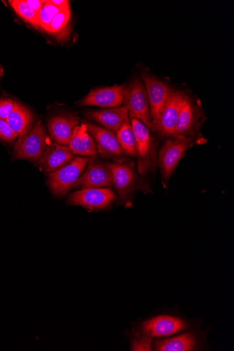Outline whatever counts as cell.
Here are the masks:
<instances>
[{"mask_svg": "<svg viewBox=\"0 0 234 351\" xmlns=\"http://www.w3.org/2000/svg\"><path fill=\"white\" fill-rule=\"evenodd\" d=\"M123 104L130 119L143 122L151 130L152 119L148 93L143 82L138 77L133 78L125 87Z\"/></svg>", "mask_w": 234, "mask_h": 351, "instance_id": "6da1fadb", "label": "cell"}, {"mask_svg": "<svg viewBox=\"0 0 234 351\" xmlns=\"http://www.w3.org/2000/svg\"><path fill=\"white\" fill-rule=\"evenodd\" d=\"M186 97L184 92L172 88L169 99L152 121L151 130L163 137L172 138Z\"/></svg>", "mask_w": 234, "mask_h": 351, "instance_id": "5b68a950", "label": "cell"}, {"mask_svg": "<svg viewBox=\"0 0 234 351\" xmlns=\"http://www.w3.org/2000/svg\"><path fill=\"white\" fill-rule=\"evenodd\" d=\"M48 2L55 7L60 9L69 8V2L66 0H48Z\"/></svg>", "mask_w": 234, "mask_h": 351, "instance_id": "f1b7e54d", "label": "cell"}, {"mask_svg": "<svg viewBox=\"0 0 234 351\" xmlns=\"http://www.w3.org/2000/svg\"><path fill=\"white\" fill-rule=\"evenodd\" d=\"M87 132L93 139L97 150L103 157H116L124 154L116 134L91 122H84Z\"/></svg>", "mask_w": 234, "mask_h": 351, "instance_id": "7c38bea8", "label": "cell"}, {"mask_svg": "<svg viewBox=\"0 0 234 351\" xmlns=\"http://www.w3.org/2000/svg\"><path fill=\"white\" fill-rule=\"evenodd\" d=\"M14 103L10 99H0V119L7 120L14 110Z\"/></svg>", "mask_w": 234, "mask_h": 351, "instance_id": "4316f807", "label": "cell"}, {"mask_svg": "<svg viewBox=\"0 0 234 351\" xmlns=\"http://www.w3.org/2000/svg\"><path fill=\"white\" fill-rule=\"evenodd\" d=\"M181 319L173 316L161 315L150 319L142 326L143 334L152 338L172 336L186 329Z\"/></svg>", "mask_w": 234, "mask_h": 351, "instance_id": "4fadbf2b", "label": "cell"}, {"mask_svg": "<svg viewBox=\"0 0 234 351\" xmlns=\"http://www.w3.org/2000/svg\"><path fill=\"white\" fill-rule=\"evenodd\" d=\"M73 154L94 158L97 154L95 143L87 132L85 123L77 125L69 145Z\"/></svg>", "mask_w": 234, "mask_h": 351, "instance_id": "ac0fdd59", "label": "cell"}, {"mask_svg": "<svg viewBox=\"0 0 234 351\" xmlns=\"http://www.w3.org/2000/svg\"><path fill=\"white\" fill-rule=\"evenodd\" d=\"M47 137L43 123L38 121L18 139L14 146V158L39 162L47 147Z\"/></svg>", "mask_w": 234, "mask_h": 351, "instance_id": "7a4b0ae2", "label": "cell"}, {"mask_svg": "<svg viewBox=\"0 0 234 351\" xmlns=\"http://www.w3.org/2000/svg\"><path fill=\"white\" fill-rule=\"evenodd\" d=\"M130 123L137 137V156L138 171L144 176L156 170V152L150 129L143 122L130 119Z\"/></svg>", "mask_w": 234, "mask_h": 351, "instance_id": "3957f363", "label": "cell"}, {"mask_svg": "<svg viewBox=\"0 0 234 351\" xmlns=\"http://www.w3.org/2000/svg\"><path fill=\"white\" fill-rule=\"evenodd\" d=\"M204 121V114L188 97L183 105L173 137L196 138Z\"/></svg>", "mask_w": 234, "mask_h": 351, "instance_id": "ba28073f", "label": "cell"}, {"mask_svg": "<svg viewBox=\"0 0 234 351\" xmlns=\"http://www.w3.org/2000/svg\"><path fill=\"white\" fill-rule=\"evenodd\" d=\"M19 136L12 130L6 120L0 119V140L13 143Z\"/></svg>", "mask_w": 234, "mask_h": 351, "instance_id": "484cf974", "label": "cell"}, {"mask_svg": "<svg viewBox=\"0 0 234 351\" xmlns=\"http://www.w3.org/2000/svg\"><path fill=\"white\" fill-rule=\"evenodd\" d=\"M194 140L183 136L170 138L159 152V165L164 182H168L180 159L192 146Z\"/></svg>", "mask_w": 234, "mask_h": 351, "instance_id": "8992f818", "label": "cell"}, {"mask_svg": "<svg viewBox=\"0 0 234 351\" xmlns=\"http://www.w3.org/2000/svg\"><path fill=\"white\" fill-rule=\"evenodd\" d=\"M80 119L74 114H62L52 117L48 122V130L56 143L69 146L75 127Z\"/></svg>", "mask_w": 234, "mask_h": 351, "instance_id": "2e32d148", "label": "cell"}, {"mask_svg": "<svg viewBox=\"0 0 234 351\" xmlns=\"http://www.w3.org/2000/svg\"><path fill=\"white\" fill-rule=\"evenodd\" d=\"M131 350L133 351H151L152 339L150 337L142 334L138 335L132 339Z\"/></svg>", "mask_w": 234, "mask_h": 351, "instance_id": "d4e9b609", "label": "cell"}, {"mask_svg": "<svg viewBox=\"0 0 234 351\" xmlns=\"http://www.w3.org/2000/svg\"><path fill=\"white\" fill-rule=\"evenodd\" d=\"M196 343L194 336L187 333L174 338L157 341L155 342L154 348L158 351H190L195 348Z\"/></svg>", "mask_w": 234, "mask_h": 351, "instance_id": "ffe728a7", "label": "cell"}, {"mask_svg": "<svg viewBox=\"0 0 234 351\" xmlns=\"http://www.w3.org/2000/svg\"><path fill=\"white\" fill-rule=\"evenodd\" d=\"M28 6L39 16V14L45 4V0H25Z\"/></svg>", "mask_w": 234, "mask_h": 351, "instance_id": "83f0119b", "label": "cell"}, {"mask_svg": "<svg viewBox=\"0 0 234 351\" xmlns=\"http://www.w3.org/2000/svg\"><path fill=\"white\" fill-rule=\"evenodd\" d=\"M6 121L12 130L21 136L31 129L34 117L28 108L15 102L14 110Z\"/></svg>", "mask_w": 234, "mask_h": 351, "instance_id": "d6986e66", "label": "cell"}, {"mask_svg": "<svg viewBox=\"0 0 234 351\" xmlns=\"http://www.w3.org/2000/svg\"><path fill=\"white\" fill-rule=\"evenodd\" d=\"M113 186V178L108 164L91 158L86 172L79 178L74 188H108Z\"/></svg>", "mask_w": 234, "mask_h": 351, "instance_id": "9c48e42d", "label": "cell"}, {"mask_svg": "<svg viewBox=\"0 0 234 351\" xmlns=\"http://www.w3.org/2000/svg\"><path fill=\"white\" fill-rule=\"evenodd\" d=\"M90 158L77 157L68 165L49 174L48 185L52 194L56 197H63L68 194L81 177Z\"/></svg>", "mask_w": 234, "mask_h": 351, "instance_id": "277c9868", "label": "cell"}, {"mask_svg": "<svg viewBox=\"0 0 234 351\" xmlns=\"http://www.w3.org/2000/svg\"><path fill=\"white\" fill-rule=\"evenodd\" d=\"M142 78L147 90L153 121L158 117L167 100L169 99L172 88L168 84L147 73L142 74Z\"/></svg>", "mask_w": 234, "mask_h": 351, "instance_id": "5bb4252c", "label": "cell"}, {"mask_svg": "<svg viewBox=\"0 0 234 351\" xmlns=\"http://www.w3.org/2000/svg\"><path fill=\"white\" fill-rule=\"evenodd\" d=\"M112 173L113 186L120 199H128L138 186V178L133 166L124 162L108 164Z\"/></svg>", "mask_w": 234, "mask_h": 351, "instance_id": "30bf717a", "label": "cell"}, {"mask_svg": "<svg viewBox=\"0 0 234 351\" xmlns=\"http://www.w3.org/2000/svg\"><path fill=\"white\" fill-rule=\"evenodd\" d=\"M116 136L125 154L137 156V137L130 122L124 125L116 133Z\"/></svg>", "mask_w": 234, "mask_h": 351, "instance_id": "44dd1931", "label": "cell"}, {"mask_svg": "<svg viewBox=\"0 0 234 351\" xmlns=\"http://www.w3.org/2000/svg\"><path fill=\"white\" fill-rule=\"evenodd\" d=\"M86 117L102 125L104 129L116 134L121 128L130 122L125 106L100 110H91L85 113Z\"/></svg>", "mask_w": 234, "mask_h": 351, "instance_id": "9a60e30c", "label": "cell"}, {"mask_svg": "<svg viewBox=\"0 0 234 351\" xmlns=\"http://www.w3.org/2000/svg\"><path fill=\"white\" fill-rule=\"evenodd\" d=\"M74 158V154L68 147L51 143L46 148L38 163L46 173L57 171Z\"/></svg>", "mask_w": 234, "mask_h": 351, "instance_id": "e0dca14e", "label": "cell"}, {"mask_svg": "<svg viewBox=\"0 0 234 351\" xmlns=\"http://www.w3.org/2000/svg\"><path fill=\"white\" fill-rule=\"evenodd\" d=\"M124 85L98 88L91 90L78 104L81 106H97L115 108L124 101Z\"/></svg>", "mask_w": 234, "mask_h": 351, "instance_id": "8fae6325", "label": "cell"}, {"mask_svg": "<svg viewBox=\"0 0 234 351\" xmlns=\"http://www.w3.org/2000/svg\"><path fill=\"white\" fill-rule=\"evenodd\" d=\"M3 75V70L1 66H0V77Z\"/></svg>", "mask_w": 234, "mask_h": 351, "instance_id": "f546056e", "label": "cell"}, {"mask_svg": "<svg viewBox=\"0 0 234 351\" xmlns=\"http://www.w3.org/2000/svg\"><path fill=\"white\" fill-rule=\"evenodd\" d=\"M10 4L23 21L33 27H40L38 15L28 6L25 0H11Z\"/></svg>", "mask_w": 234, "mask_h": 351, "instance_id": "7402d4cb", "label": "cell"}, {"mask_svg": "<svg viewBox=\"0 0 234 351\" xmlns=\"http://www.w3.org/2000/svg\"><path fill=\"white\" fill-rule=\"evenodd\" d=\"M71 16L70 8L61 10L52 20L49 34H56L58 33L67 24L69 23Z\"/></svg>", "mask_w": 234, "mask_h": 351, "instance_id": "cb8c5ba5", "label": "cell"}, {"mask_svg": "<svg viewBox=\"0 0 234 351\" xmlns=\"http://www.w3.org/2000/svg\"><path fill=\"white\" fill-rule=\"evenodd\" d=\"M116 199V195L110 188H91L76 191L69 197L68 203L96 210L107 208Z\"/></svg>", "mask_w": 234, "mask_h": 351, "instance_id": "52a82bcc", "label": "cell"}, {"mask_svg": "<svg viewBox=\"0 0 234 351\" xmlns=\"http://www.w3.org/2000/svg\"><path fill=\"white\" fill-rule=\"evenodd\" d=\"M62 10L65 9L55 7L50 4L48 0H45V4L43 5L39 14L40 27L49 33L52 20Z\"/></svg>", "mask_w": 234, "mask_h": 351, "instance_id": "603a6c76", "label": "cell"}]
</instances>
